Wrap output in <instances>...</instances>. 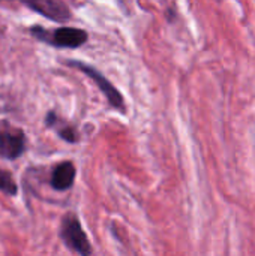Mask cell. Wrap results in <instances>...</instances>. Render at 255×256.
I'll list each match as a JSON object with an SVG mask.
<instances>
[{"mask_svg":"<svg viewBox=\"0 0 255 256\" xmlns=\"http://www.w3.org/2000/svg\"><path fill=\"white\" fill-rule=\"evenodd\" d=\"M30 33L38 40L57 48H78L87 40V33L77 27H60L50 32L41 26H33L30 27Z\"/></svg>","mask_w":255,"mask_h":256,"instance_id":"obj_1","label":"cell"},{"mask_svg":"<svg viewBox=\"0 0 255 256\" xmlns=\"http://www.w3.org/2000/svg\"><path fill=\"white\" fill-rule=\"evenodd\" d=\"M60 238L63 240L66 248H69L72 252H75L78 255L89 256L92 254L90 242H89L84 230L81 228L78 218L72 213H68L62 220Z\"/></svg>","mask_w":255,"mask_h":256,"instance_id":"obj_2","label":"cell"},{"mask_svg":"<svg viewBox=\"0 0 255 256\" xmlns=\"http://www.w3.org/2000/svg\"><path fill=\"white\" fill-rule=\"evenodd\" d=\"M26 150V135L20 128L0 123V158L8 160L18 159Z\"/></svg>","mask_w":255,"mask_h":256,"instance_id":"obj_3","label":"cell"},{"mask_svg":"<svg viewBox=\"0 0 255 256\" xmlns=\"http://www.w3.org/2000/svg\"><path fill=\"white\" fill-rule=\"evenodd\" d=\"M66 64L74 66V68L80 69L81 72H84L87 76H90V78L95 81V84L98 86V88L104 93V96L107 98L108 104H110L113 108L119 110V111H125V100H123V96L117 92V88H116V87H114V86L101 74V72H98L95 68H92V66H89V64H84V63H81V62H77V60H68Z\"/></svg>","mask_w":255,"mask_h":256,"instance_id":"obj_4","label":"cell"},{"mask_svg":"<svg viewBox=\"0 0 255 256\" xmlns=\"http://www.w3.org/2000/svg\"><path fill=\"white\" fill-rule=\"evenodd\" d=\"M20 2L26 4L29 9L41 14L42 16L51 21L65 22L71 18L69 9L60 0H20Z\"/></svg>","mask_w":255,"mask_h":256,"instance_id":"obj_5","label":"cell"},{"mask_svg":"<svg viewBox=\"0 0 255 256\" xmlns=\"http://www.w3.org/2000/svg\"><path fill=\"white\" fill-rule=\"evenodd\" d=\"M75 180V166L72 162L59 164L51 174V186L56 190H68L72 188Z\"/></svg>","mask_w":255,"mask_h":256,"instance_id":"obj_6","label":"cell"},{"mask_svg":"<svg viewBox=\"0 0 255 256\" xmlns=\"http://www.w3.org/2000/svg\"><path fill=\"white\" fill-rule=\"evenodd\" d=\"M0 192L9 196H15L18 194V186L12 177V174L6 170L0 168Z\"/></svg>","mask_w":255,"mask_h":256,"instance_id":"obj_7","label":"cell"},{"mask_svg":"<svg viewBox=\"0 0 255 256\" xmlns=\"http://www.w3.org/2000/svg\"><path fill=\"white\" fill-rule=\"evenodd\" d=\"M57 134H59V136H60L62 140H65V141H68V142H75V141L78 140V138H77L75 129L71 128V126L59 128V129H57Z\"/></svg>","mask_w":255,"mask_h":256,"instance_id":"obj_8","label":"cell"},{"mask_svg":"<svg viewBox=\"0 0 255 256\" xmlns=\"http://www.w3.org/2000/svg\"><path fill=\"white\" fill-rule=\"evenodd\" d=\"M0 2H5V0H0Z\"/></svg>","mask_w":255,"mask_h":256,"instance_id":"obj_9","label":"cell"}]
</instances>
